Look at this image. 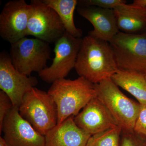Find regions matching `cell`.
<instances>
[{"label":"cell","mask_w":146,"mask_h":146,"mask_svg":"<svg viewBox=\"0 0 146 146\" xmlns=\"http://www.w3.org/2000/svg\"><path fill=\"white\" fill-rule=\"evenodd\" d=\"M38 83L36 77L22 74L15 68L10 56L0 54V89L11 100L13 107L19 108L24 96Z\"/></svg>","instance_id":"10"},{"label":"cell","mask_w":146,"mask_h":146,"mask_svg":"<svg viewBox=\"0 0 146 146\" xmlns=\"http://www.w3.org/2000/svg\"><path fill=\"white\" fill-rule=\"evenodd\" d=\"M133 131L140 136L146 138V104H140V110Z\"/></svg>","instance_id":"22"},{"label":"cell","mask_w":146,"mask_h":146,"mask_svg":"<svg viewBox=\"0 0 146 146\" xmlns=\"http://www.w3.org/2000/svg\"><path fill=\"white\" fill-rule=\"evenodd\" d=\"M113 10L120 31L138 34L146 30V7L125 3Z\"/></svg>","instance_id":"15"},{"label":"cell","mask_w":146,"mask_h":146,"mask_svg":"<svg viewBox=\"0 0 146 146\" xmlns=\"http://www.w3.org/2000/svg\"><path fill=\"white\" fill-rule=\"evenodd\" d=\"M111 78L117 86L135 97L140 104H146V80L145 75L119 69Z\"/></svg>","instance_id":"16"},{"label":"cell","mask_w":146,"mask_h":146,"mask_svg":"<svg viewBox=\"0 0 146 146\" xmlns=\"http://www.w3.org/2000/svg\"><path fill=\"white\" fill-rule=\"evenodd\" d=\"M110 45L119 70L146 74V32L130 34L119 31Z\"/></svg>","instance_id":"5"},{"label":"cell","mask_w":146,"mask_h":146,"mask_svg":"<svg viewBox=\"0 0 146 146\" xmlns=\"http://www.w3.org/2000/svg\"><path fill=\"white\" fill-rule=\"evenodd\" d=\"M10 58L13 66L20 72L31 76L47 68L50 58L49 43L37 38L24 37L11 44Z\"/></svg>","instance_id":"6"},{"label":"cell","mask_w":146,"mask_h":146,"mask_svg":"<svg viewBox=\"0 0 146 146\" xmlns=\"http://www.w3.org/2000/svg\"><path fill=\"white\" fill-rule=\"evenodd\" d=\"M82 38L65 32L55 43V56L51 65L39 72V77L48 83L65 78L75 67Z\"/></svg>","instance_id":"7"},{"label":"cell","mask_w":146,"mask_h":146,"mask_svg":"<svg viewBox=\"0 0 146 146\" xmlns=\"http://www.w3.org/2000/svg\"><path fill=\"white\" fill-rule=\"evenodd\" d=\"M32 7L25 0L9 1L0 14V35L10 43L26 37Z\"/></svg>","instance_id":"9"},{"label":"cell","mask_w":146,"mask_h":146,"mask_svg":"<svg viewBox=\"0 0 146 146\" xmlns=\"http://www.w3.org/2000/svg\"><path fill=\"white\" fill-rule=\"evenodd\" d=\"M0 146H8L4 138L0 137Z\"/></svg>","instance_id":"24"},{"label":"cell","mask_w":146,"mask_h":146,"mask_svg":"<svg viewBox=\"0 0 146 146\" xmlns=\"http://www.w3.org/2000/svg\"><path fill=\"white\" fill-rule=\"evenodd\" d=\"M74 68L79 77L94 84L111 78L119 70L109 42L89 35L82 38Z\"/></svg>","instance_id":"1"},{"label":"cell","mask_w":146,"mask_h":146,"mask_svg":"<svg viewBox=\"0 0 146 146\" xmlns=\"http://www.w3.org/2000/svg\"><path fill=\"white\" fill-rule=\"evenodd\" d=\"M13 105L9 97L5 93L0 91V133L2 132L4 122L7 116L13 108Z\"/></svg>","instance_id":"21"},{"label":"cell","mask_w":146,"mask_h":146,"mask_svg":"<svg viewBox=\"0 0 146 146\" xmlns=\"http://www.w3.org/2000/svg\"><path fill=\"white\" fill-rule=\"evenodd\" d=\"M133 3L142 7H146V0H135L133 1Z\"/></svg>","instance_id":"23"},{"label":"cell","mask_w":146,"mask_h":146,"mask_svg":"<svg viewBox=\"0 0 146 146\" xmlns=\"http://www.w3.org/2000/svg\"><path fill=\"white\" fill-rule=\"evenodd\" d=\"M27 35L47 43H55L66 31L60 17L43 0H32Z\"/></svg>","instance_id":"8"},{"label":"cell","mask_w":146,"mask_h":146,"mask_svg":"<svg viewBox=\"0 0 146 146\" xmlns=\"http://www.w3.org/2000/svg\"><path fill=\"white\" fill-rule=\"evenodd\" d=\"M120 146H146V138L134 131H122Z\"/></svg>","instance_id":"20"},{"label":"cell","mask_w":146,"mask_h":146,"mask_svg":"<svg viewBox=\"0 0 146 146\" xmlns=\"http://www.w3.org/2000/svg\"><path fill=\"white\" fill-rule=\"evenodd\" d=\"M2 131L8 146H45V136L21 117L17 108L13 107L7 116Z\"/></svg>","instance_id":"11"},{"label":"cell","mask_w":146,"mask_h":146,"mask_svg":"<svg viewBox=\"0 0 146 146\" xmlns=\"http://www.w3.org/2000/svg\"><path fill=\"white\" fill-rule=\"evenodd\" d=\"M145 77L146 80V74L145 75Z\"/></svg>","instance_id":"25"},{"label":"cell","mask_w":146,"mask_h":146,"mask_svg":"<svg viewBox=\"0 0 146 146\" xmlns=\"http://www.w3.org/2000/svg\"><path fill=\"white\" fill-rule=\"evenodd\" d=\"M77 11L94 27L89 35L109 43L119 31L113 9L87 6L78 7Z\"/></svg>","instance_id":"13"},{"label":"cell","mask_w":146,"mask_h":146,"mask_svg":"<svg viewBox=\"0 0 146 146\" xmlns=\"http://www.w3.org/2000/svg\"><path fill=\"white\" fill-rule=\"evenodd\" d=\"M74 119L79 127L91 136L119 126L96 97L90 100Z\"/></svg>","instance_id":"12"},{"label":"cell","mask_w":146,"mask_h":146,"mask_svg":"<svg viewBox=\"0 0 146 146\" xmlns=\"http://www.w3.org/2000/svg\"><path fill=\"white\" fill-rule=\"evenodd\" d=\"M48 6L55 11L60 17L65 31L76 38H81L82 31L76 27L74 13L78 4L76 0H43Z\"/></svg>","instance_id":"17"},{"label":"cell","mask_w":146,"mask_h":146,"mask_svg":"<svg viewBox=\"0 0 146 146\" xmlns=\"http://www.w3.org/2000/svg\"><path fill=\"white\" fill-rule=\"evenodd\" d=\"M91 136L76 124L72 117H70L46 134L45 146H86Z\"/></svg>","instance_id":"14"},{"label":"cell","mask_w":146,"mask_h":146,"mask_svg":"<svg viewBox=\"0 0 146 146\" xmlns=\"http://www.w3.org/2000/svg\"><path fill=\"white\" fill-rule=\"evenodd\" d=\"M122 131L118 126L92 135L86 146H120Z\"/></svg>","instance_id":"18"},{"label":"cell","mask_w":146,"mask_h":146,"mask_svg":"<svg viewBox=\"0 0 146 146\" xmlns=\"http://www.w3.org/2000/svg\"><path fill=\"white\" fill-rule=\"evenodd\" d=\"M96 97L104 105L122 130H133L140 104L123 94L111 78L95 84Z\"/></svg>","instance_id":"3"},{"label":"cell","mask_w":146,"mask_h":146,"mask_svg":"<svg viewBox=\"0 0 146 146\" xmlns=\"http://www.w3.org/2000/svg\"><path fill=\"white\" fill-rule=\"evenodd\" d=\"M48 93L57 107V124L76 116L90 100L96 97L95 84L82 77L74 80H58L52 83Z\"/></svg>","instance_id":"2"},{"label":"cell","mask_w":146,"mask_h":146,"mask_svg":"<svg viewBox=\"0 0 146 146\" xmlns=\"http://www.w3.org/2000/svg\"><path fill=\"white\" fill-rule=\"evenodd\" d=\"M21 117L45 136L57 125V107L48 92L34 87L24 96L18 108Z\"/></svg>","instance_id":"4"},{"label":"cell","mask_w":146,"mask_h":146,"mask_svg":"<svg viewBox=\"0 0 146 146\" xmlns=\"http://www.w3.org/2000/svg\"><path fill=\"white\" fill-rule=\"evenodd\" d=\"M123 0H80L78 7L95 6L107 9H113L126 3Z\"/></svg>","instance_id":"19"}]
</instances>
